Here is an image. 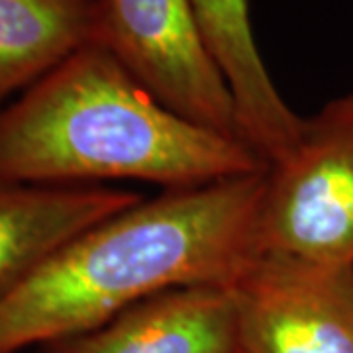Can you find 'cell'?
I'll use <instances>...</instances> for the list:
<instances>
[{
	"label": "cell",
	"mask_w": 353,
	"mask_h": 353,
	"mask_svg": "<svg viewBox=\"0 0 353 353\" xmlns=\"http://www.w3.org/2000/svg\"><path fill=\"white\" fill-rule=\"evenodd\" d=\"M265 173L161 190L77 234L0 301V353L99 328L165 290L230 287L257 253Z\"/></svg>",
	"instance_id": "obj_1"
},
{
	"label": "cell",
	"mask_w": 353,
	"mask_h": 353,
	"mask_svg": "<svg viewBox=\"0 0 353 353\" xmlns=\"http://www.w3.org/2000/svg\"><path fill=\"white\" fill-rule=\"evenodd\" d=\"M265 169L241 139L165 108L99 43L81 48L0 106V181L43 187L138 181L175 190Z\"/></svg>",
	"instance_id": "obj_2"
},
{
	"label": "cell",
	"mask_w": 353,
	"mask_h": 353,
	"mask_svg": "<svg viewBox=\"0 0 353 353\" xmlns=\"http://www.w3.org/2000/svg\"><path fill=\"white\" fill-rule=\"evenodd\" d=\"M257 252L353 265V90L303 118L292 150L267 167Z\"/></svg>",
	"instance_id": "obj_3"
},
{
	"label": "cell",
	"mask_w": 353,
	"mask_h": 353,
	"mask_svg": "<svg viewBox=\"0 0 353 353\" xmlns=\"http://www.w3.org/2000/svg\"><path fill=\"white\" fill-rule=\"evenodd\" d=\"M92 43L112 53L171 112L241 139L234 99L190 0H97Z\"/></svg>",
	"instance_id": "obj_4"
},
{
	"label": "cell",
	"mask_w": 353,
	"mask_h": 353,
	"mask_svg": "<svg viewBox=\"0 0 353 353\" xmlns=\"http://www.w3.org/2000/svg\"><path fill=\"white\" fill-rule=\"evenodd\" d=\"M230 290L236 353H353V265L257 252Z\"/></svg>",
	"instance_id": "obj_5"
},
{
	"label": "cell",
	"mask_w": 353,
	"mask_h": 353,
	"mask_svg": "<svg viewBox=\"0 0 353 353\" xmlns=\"http://www.w3.org/2000/svg\"><path fill=\"white\" fill-rule=\"evenodd\" d=\"M34 353H236L230 287L190 285L165 290L120 314Z\"/></svg>",
	"instance_id": "obj_6"
},
{
	"label": "cell",
	"mask_w": 353,
	"mask_h": 353,
	"mask_svg": "<svg viewBox=\"0 0 353 353\" xmlns=\"http://www.w3.org/2000/svg\"><path fill=\"white\" fill-rule=\"evenodd\" d=\"M202 39L226 81L241 141L267 167L292 150L304 116L285 102L253 38L248 0H190Z\"/></svg>",
	"instance_id": "obj_7"
},
{
	"label": "cell",
	"mask_w": 353,
	"mask_h": 353,
	"mask_svg": "<svg viewBox=\"0 0 353 353\" xmlns=\"http://www.w3.org/2000/svg\"><path fill=\"white\" fill-rule=\"evenodd\" d=\"M143 199L136 190L0 181V301L87 228Z\"/></svg>",
	"instance_id": "obj_8"
},
{
	"label": "cell",
	"mask_w": 353,
	"mask_h": 353,
	"mask_svg": "<svg viewBox=\"0 0 353 353\" xmlns=\"http://www.w3.org/2000/svg\"><path fill=\"white\" fill-rule=\"evenodd\" d=\"M97 0H0V106L92 43Z\"/></svg>",
	"instance_id": "obj_9"
}]
</instances>
